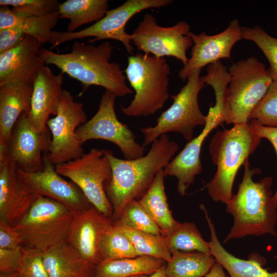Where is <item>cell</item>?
I'll list each match as a JSON object with an SVG mask.
<instances>
[{"instance_id":"9","label":"cell","mask_w":277,"mask_h":277,"mask_svg":"<svg viewBox=\"0 0 277 277\" xmlns=\"http://www.w3.org/2000/svg\"><path fill=\"white\" fill-rule=\"evenodd\" d=\"M171 0H127L118 7L108 10L105 15L92 25L80 31L74 32H52L49 44L55 47L66 42L93 37L88 42L92 44L103 39H114L122 43L130 55L134 49L131 42V34L125 30L127 22L136 13L149 9L165 7L171 4Z\"/></svg>"},{"instance_id":"20","label":"cell","mask_w":277,"mask_h":277,"mask_svg":"<svg viewBox=\"0 0 277 277\" xmlns=\"http://www.w3.org/2000/svg\"><path fill=\"white\" fill-rule=\"evenodd\" d=\"M43 44L27 35L13 49L0 54V86L15 83L33 85L46 63L39 54Z\"/></svg>"},{"instance_id":"30","label":"cell","mask_w":277,"mask_h":277,"mask_svg":"<svg viewBox=\"0 0 277 277\" xmlns=\"http://www.w3.org/2000/svg\"><path fill=\"white\" fill-rule=\"evenodd\" d=\"M161 235L171 254L176 252L195 251L211 254L209 242L203 238L196 226L192 222L180 223L173 229Z\"/></svg>"},{"instance_id":"7","label":"cell","mask_w":277,"mask_h":277,"mask_svg":"<svg viewBox=\"0 0 277 277\" xmlns=\"http://www.w3.org/2000/svg\"><path fill=\"white\" fill-rule=\"evenodd\" d=\"M73 217L64 205L39 195L14 227L22 237L23 247L44 252L67 242Z\"/></svg>"},{"instance_id":"42","label":"cell","mask_w":277,"mask_h":277,"mask_svg":"<svg viewBox=\"0 0 277 277\" xmlns=\"http://www.w3.org/2000/svg\"><path fill=\"white\" fill-rule=\"evenodd\" d=\"M253 130L261 139H267L273 146L277 155V127H271L262 125L255 120L249 121ZM274 199L277 203V188L274 194Z\"/></svg>"},{"instance_id":"36","label":"cell","mask_w":277,"mask_h":277,"mask_svg":"<svg viewBox=\"0 0 277 277\" xmlns=\"http://www.w3.org/2000/svg\"><path fill=\"white\" fill-rule=\"evenodd\" d=\"M56 0H1L0 6H12V12L22 17H38L58 12Z\"/></svg>"},{"instance_id":"22","label":"cell","mask_w":277,"mask_h":277,"mask_svg":"<svg viewBox=\"0 0 277 277\" xmlns=\"http://www.w3.org/2000/svg\"><path fill=\"white\" fill-rule=\"evenodd\" d=\"M200 208L203 211L210 234L209 242L211 254L216 262L226 270L229 276L227 277H277V270L269 272L264 268L266 259L258 253L248 255L247 260L236 257L229 252L220 243L213 223L203 205Z\"/></svg>"},{"instance_id":"6","label":"cell","mask_w":277,"mask_h":277,"mask_svg":"<svg viewBox=\"0 0 277 277\" xmlns=\"http://www.w3.org/2000/svg\"><path fill=\"white\" fill-rule=\"evenodd\" d=\"M228 69L230 82L223 122L248 123L251 112L266 93L272 78L265 65L253 56L233 63Z\"/></svg>"},{"instance_id":"19","label":"cell","mask_w":277,"mask_h":277,"mask_svg":"<svg viewBox=\"0 0 277 277\" xmlns=\"http://www.w3.org/2000/svg\"><path fill=\"white\" fill-rule=\"evenodd\" d=\"M206 118V124L201 132L189 141L164 169L165 176L177 179V190L181 196L185 195L195 177L202 171L200 155L203 142L214 129L223 125L218 113L212 106L210 107Z\"/></svg>"},{"instance_id":"15","label":"cell","mask_w":277,"mask_h":277,"mask_svg":"<svg viewBox=\"0 0 277 277\" xmlns=\"http://www.w3.org/2000/svg\"><path fill=\"white\" fill-rule=\"evenodd\" d=\"M44 168L36 172L18 170L21 181L29 189L40 196L58 202L74 214L92 206L81 190L73 182L64 180L55 170V166L45 156Z\"/></svg>"},{"instance_id":"14","label":"cell","mask_w":277,"mask_h":277,"mask_svg":"<svg viewBox=\"0 0 277 277\" xmlns=\"http://www.w3.org/2000/svg\"><path fill=\"white\" fill-rule=\"evenodd\" d=\"M28 114L24 112L14 126L6 146L0 148L19 170L36 172L44 168L42 152H48L51 144L49 132L41 133L31 123Z\"/></svg>"},{"instance_id":"10","label":"cell","mask_w":277,"mask_h":277,"mask_svg":"<svg viewBox=\"0 0 277 277\" xmlns=\"http://www.w3.org/2000/svg\"><path fill=\"white\" fill-rule=\"evenodd\" d=\"M55 168L60 175L71 180L94 207L112 218L113 208L105 192V186L112 177V170L102 150L92 148L81 157Z\"/></svg>"},{"instance_id":"33","label":"cell","mask_w":277,"mask_h":277,"mask_svg":"<svg viewBox=\"0 0 277 277\" xmlns=\"http://www.w3.org/2000/svg\"><path fill=\"white\" fill-rule=\"evenodd\" d=\"M201 79L205 84L212 87L215 96V103L213 107L219 113L223 124L226 95L230 82L228 69L221 61L214 62L208 65L207 74L201 76Z\"/></svg>"},{"instance_id":"25","label":"cell","mask_w":277,"mask_h":277,"mask_svg":"<svg viewBox=\"0 0 277 277\" xmlns=\"http://www.w3.org/2000/svg\"><path fill=\"white\" fill-rule=\"evenodd\" d=\"M60 18L58 12L43 16L22 17L14 14L8 6L0 7V30L9 28L18 29L43 45L49 43L52 29Z\"/></svg>"},{"instance_id":"18","label":"cell","mask_w":277,"mask_h":277,"mask_svg":"<svg viewBox=\"0 0 277 277\" xmlns=\"http://www.w3.org/2000/svg\"><path fill=\"white\" fill-rule=\"evenodd\" d=\"M113 221L94 206L74 214L67 242L87 262L97 265L102 262V238Z\"/></svg>"},{"instance_id":"26","label":"cell","mask_w":277,"mask_h":277,"mask_svg":"<svg viewBox=\"0 0 277 277\" xmlns=\"http://www.w3.org/2000/svg\"><path fill=\"white\" fill-rule=\"evenodd\" d=\"M164 169L156 174L150 188L138 200L160 228L162 234L171 230L180 223L173 217L169 208L165 191Z\"/></svg>"},{"instance_id":"24","label":"cell","mask_w":277,"mask_h":277,"mask_svg":"<svg viewBox=\"0 0 277 277\" xmlns=\"http://www.w3.org/2000/svg\"><path fill=\"white\" fill-rule=\"evenodd\" d=\"M43 260L50 277H94L96 271L67 242L43 252Z\"/></svg>"},{"instance_id":"41","label":"cell","mask_w":277,"mask_h":277,"mask_svg":"<svg viewBox=\"0 0 277 277\" xmlns=\"http://www.w3.org/2000/svg\"><path fill=\"white\" fill-rule=\"evenodd\" d=\"M27 34L14 28L0 30V54L17 46Z\"/></svg>"},{"instance_id":"34","label":"cell","mask_w":277,"mask_h":277,"mask_svg":"<svg viewBox=\"0 0 277 277\" xmlns=\"http://www.w3.org/2000/svg\"><path fill=\"white\" fill-rule=\"evenodd\" d=\"M115 222L135 230L161 235L160 228L144 209L138 200L129 202Z\"/></svg>"},{"instance_id":"39","label":"cell","mask_w":277,"mask_h":277,"mask_svg":"<svg viewBox=\"0 0 277 277\" xmlns=\"http://www.w3.org/2000/svg\"><path fill=\"white\" fill-rule=\"evenodd\" d=\"M22 247V237L14 227L0 221V248L14 250Z\"/></svg>"},{"instance_id":"21","label":"cell","mask_w":277,"mask_h":277,"mask_svg":"<svg viewBox=\"0 0 277 277\" xmlns=\"http://www.w3.org/2000/svg\"><path fill=\"white\" fill-rule=\"evenodd\" d=\"M63 81V73L54 74L46 65L40 69L34 81L28 117L41 133L49 132L47 123L50 115L57 114L64 90Z\"/></svg>"},{"instance_id":"5","label":"cell","mask_w":277,"mask_h":277,"mask_svg":"<svg viewBox=\"0 0 277 277\" xmlns=\"http://www.w3.org/2000/svg\"><path fill=\"white\" fill-rule=\"evenodd\" d=\"M126 78L135 91L127 107H121L128 116L154 114L169 97L170 66L165 57L137 52L128 57L125 71Z\"/></svg>"},{"instance_id":"4","label":"cell","mask_w":277,"mask_h":277,"mask_svg":"<svg viewBox=\"0 0 277 277\" xmlns=\"http://www.w3.org/2000/svg\"><path fill=\"white\" fill-rule=\"evenodd\" d=\"M261 139L250 124H235L229 129L218 131L210 141L209 149L217 169L205 187L214 202L226 204L232 197L236 173L260 144Z\"/></svg>"},{"instance_id":"8","label":"cell","mask_w":277,"mask_h":277,"mask_svg":"<svg viewBox=\"0 0 277 277\" xmlns=\"http://www.w3.org/2000/svg\"><path fill=\"white\" fill-rule=\"evenodd\" d=\"M201 70L187 78V82L178 93L172 95L173 103L156 120V124L141 129L144 147L152 144L161 135L169 132L179 133L187 140L193 138L194 128L206 124V115L199 105L200 91L206 86L201 80Z\"/></svg>"},{"instance_id":"16","label":"cell","mask_w":277,"mask_h":277,"mask_svg":"<svg viewBox=\"0 0 277 277\" xmlns=\"http://www.w3.org/2000/svg\"><path fill=\"white\" fill-rule=\"evenodd\" d=\"M242 27L237 19L232 20L222 32L208 35L205 32L195 34L189 32L193 46L191 57L179 72V76L185 81L193 73L201 70L206 65L220 61L223 58H231V51L234 45L242 39Z\"/></svg>"},{"instance_id":"29","label":"cell","mask_w":277,"mask_h":277,"mask_svg":"<svg viewBox=\"0 0 277 277\" xmlns=\"http://www.w3.org/2000/svg\"><path fill=\"white\" fill-rule=\"evenodd\" d=\"M216 262L211 254L176 252L166 262L165 272L167 277H205Z\"/></svg>"},{"instance_id":"40","label":"cell","mask_w":277,"mask_h":277,"mask_svg":"<svg viewBox=\"0 0 277 277\" xmlns=\"http://www.w3.org/2000/svg\"><path fill=\"white\" fill-rule=\"evenodd\" d=\"M22 257V248L14 250L0 248V273L18 272Z\"/></svg>"},{"instance_id":"35","label":"cell","mask_w":277,"mask_h":277,"mask_svg":"<svg viewBox=\"0 0 277 277\" xmlns=\"http://www.w3.org/2000/svg\"><path fill=\"white\" fill-rule=\"evenodd\" d=\"M242 39L254 42L267 58L268 69L273 81H277V38L270 35L260 26L242 27Z\"/></svg>"},{"instance_id":"17","label":"cell","mask_w":277,"mask_h":277,"mask_svg":"<svg viewBox=\"0 0 277 277\" xmlns=\"http://www.w3.org/2000/svg\"><path fill=\"white\" fill-rule=\"evenodd\" d=\"M18 169L0 154V221L15 226L39 196L21 181Z\"/></svg>"},{"instance_id":"44","label":"cell","mask_w":277,"mask_h":277,"mask_svg":"<svg viewBox=\"0 0 277 277\" xmlns=\"http://www.w3.org/2000/svg\"><path fill=\"white\" fill-rule=\"evenodd\" d=\"M166 263L154 273L148 276L145 275L144 277H167L165 272Z\"/></svg>"},{"instance_id":"31","label":"cell","mask_w":277,"mask_h":277,"mask_svg":"<svg viewBox=\"0 0 277 277\" xmlns=\"http://www.w3.org/2000/svg\"><path fill=\"white\" fill-rule=\"evenodd\" d=\"M114 222L122 232L130 240L137 256L147 255L168 262L172 254L162 235L135 230Z\"/></svg>"},{"instance_id":"32","label":"cell","mask_w":277,"mask_h":277,"mask_svg":"<svg viewBox=\"0 0 277 277\" xmlns=\"http://www.w3.org/2000/svg\"><path fill=\"white\" fill-rule=\"evenodd\" d=\"M100 253L102 262L138 256L130 240L113 222L102 238Z\"/></svg>"},{"instance_id":"38","label":"cell","mask_w":277,"mask_h":277,"mask_svg":"<svg viewBox=\"0 0 277 277\" xmlns=\"http://www.w3.org/2000/svg\"><path fill=\"white\" fill-rule=\"evenodd\" d=\"M22 253L20 277H50L43 263V252L23 247Z\"/></svg>"},{"instance_id":"13","label":"cell","mask_w":277,"mask_h":277,"mask_svg":"<svg viewBox=\"0 0 277 277\" xmlns=\"http://www.w3.org/2000/svg\"><path fill=\"white\" fill-rule=\"evenodd\" d=\"M190 29L185 21L178 22L171 27L161 26L152 14L147 13L131 34V42L145 54L159 57L172 56L185 65L189 60L186 52L193 46Z\"/></svg>"},{"instance_id":"1","label":"cell","mask_w":277,"mask_h":277,"mask_svg":"<svg viewBox=\"0 0 277 277\" xmlns=\"http://www.w3.org/2000/svg\"><path fill=\"white\" fill-rule=\"evenodd\" d=\"M178 149V144L164 134L152 143L146 155L135 159H121L111 150H102L112 170V177L105 186V192L113 208V221L118 219L129 202L143 196L156 174L165 169Z\"/></svg>"},{"instance_id":"12","label":"cell","mask_w":277,"mask_h":277,"mask_svg":"<svg viewBox=\"0 0 277 277\" xmlns=\"http://www.w3.org/2000/svg\"><path fill=\"white\" fill-rule=\"evenodd\" d=\"M83 107V103L74 101L70 92L63 90L57 114L47 123L52 138L45 157L54 166L76 159L85 153L76 135L77 128L87 122Z\"/></svg>"},{"instance_id":"28","label":"cell","mask_w":277,"mask_h":277,"mask_svg":"<svg viewBox=\"0 0 277 277\" xmlns=\"http://www.w3.org/2000/svg\"><path fill=\"white\" fill-rule=\"evenodd\" d=\"M108 8L107 0H67L60 3L58 12L60 18L70 20L67 31L74 32L83 25L101 19Z\"/></svg>"},{"instance_id":"43","label":"cell","mask_w":277,"mask_h":277,"mask_svg":"<svg viewBox=\"0 0 277 277\" xmlns=\"http://www.w3.org/2000/svg\"><path fill=\"white\" fill-rule=\"evenodd\" d=\"M224 269L217 262H216L209 272L205 277H227Z\"/></svg>"},{"instance_id":"46","label":"cell","mask_w":277,"mask_h":277,"mask_svg":"<svg viewBox=\"0 0 277 277\" xmlns=\"http://www.w3.org/2000/svg\"><path fill=\"white\" fill-rule=\"evenodd\" d=\"M145 275H134L131 277H144Z\"/></svg>"},{"instance_id":"27","label":"cell","mask_w":277,"mask_h":277,"mask_svg":"<svg viewBox=\"0 0 277 277\" xmlns=\"http://www.w3.org/2000/svg\"><path fill=\"white\" fill-rule=\"evenodd\" d=\"M166 262L150 256H138L101 262L96 265L94 277H131L150 275Z\"/></svg>"},{"instance_id":"2","label":"cell","mask_w":277,"mask_h":277,"mask_svg":"<svg viewBox=\"0 0 277 277\" xmlns=\"http://www.w3.org/2000/svg\"><path fill=\"white\" fill-rule=\"evenodd\" d=\"M113 48L108 41L98 45L75 42L68 53H55L42 47L39 54L46 64L55 66L63 73L79 81L83 86L81 94L95 85L123 97L133 91L126 83V76L120 65L110 62Z\"/></svg>"},{"instance_id":"23","label":"cell","mask_w":277,"mask_h":277,"mask_svg":"<svg viewBox=\"0 0 277 277\" xmlns=\"http://www.w3.org/2000/svg\"><path fill=\"white\" fill-rule=\"evenodd\" d=\"M33 85L15 83L0 86V148H4L12 130L24 112L31 110Z\"/></svg>"},{"instance_id":"37","label":"cell","mask_w":277,"mask_h":277,"mask_svg":"<svg viewBox=\"0 0 277 277\" xmlns=\"http://www.w3.org/2000/svg\"><path fill=\"white\" fill-rule=\"evenodd\" d=\"M255 120L260 124L277 127V81H273L266 93L251 112L249 121Z\"/></svg>"},{"instance_id":"45","label":"cell","mask_w":277,"mask_h":277,"mask_svg":"<svg viewBox=\"0 0 277 277\" xmlns=\"http://www.w3.org/2000/svg\"><path fill=\"white\" fill-rule=\"evenodd\" d=\"M0 277H20L18 272L12 273H0Z\"/></svg>"},{"instance_id":"11","label":"cell","mask_w":277,"mask_h":277,"mask_svg":"<svg viewBox=\"0 0 277 277\" xmlns=\"http://www.w3.org/2000/svg\"><path fill=\"white\" fill-rule=\"evenodd\" d=\"M116 97L105 90L96 113L77 128V139L82 145L90 140H106L118 146L125 159L142 157L144 155L145 147L137 143L133 132L116 116L114 109Z\"/></svg>"},{"instance_id":"3","label":"cell","mask_w":277,"mask_h":277,"mask_svg":"<svg viewBox=\"0 0 277 277\" xmlns=\"http://www.w3.org/2000/svg\"><path fill=\"white\" fill-rule=\"evenodd\" d=\"M238 190L226 204V211L233 218V223L224 240L247 236H276L277 203L271 189L273 179L266 176L254 182L253 177L261 173L259 168L251 169L247 160Z\"/></svg>"}]
</instances>
